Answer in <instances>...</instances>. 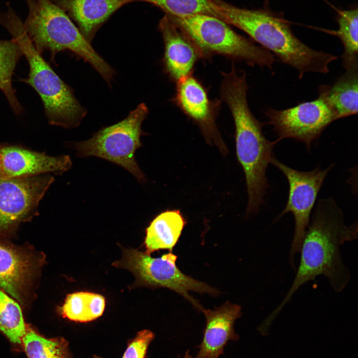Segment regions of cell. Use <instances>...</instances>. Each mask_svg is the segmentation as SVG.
<instances>
[{
	"label": "cell",
	"mask_w": 358,
	"mask_h": 358,
	"mask_svg": "<svg viewBox=\"0 0 358 358\" xmlns=\"http://www.w3.org/2000/svg\"><path fill=\"white\" fill-rule=\"evenodd\" d=\"M358 67L346 70L332 85H321L318 97L322 98L337 119L358 113Z\"/></svg>",
	"instance_id": "obj_18"
},
{
	"label": "cell",
	"mask_w": 358,
	"mask_h": 358,
	"mask_svg": "<svg viewBox=\"0 0 358 358\" xmlns=\"http://www.w3.org/2000/svg\"><path fill=\"white\" fill-rule=\"evenodd\" d=\"M266 115L277 136V141L291 138L304 143L309 150L336 115L320 97L283 110L268 108Z\"/></svg>",
	"instance_id": "obj_11"
},
{
	"label": "cell",
	"mask_w": 358,
	"mask_h": 358,
	"mask_svg": "<svg viewBox=\"0 0 358 358\" xmlns=\"http://www.w3.org/2000/svg\"><path fill=\"white\" fill-rule=\"evenodd\" d=\"M44 260L43 254L31 248L0 240V288L21 307L27 306Z\"/></svg>",
	"instance_id": "obj_12"
},
{
	"label": "cell",
	"mask_w": 358,
	"mask_h": 358,
	"mask_svg": "<svg viewBox=\"0 0 358 358\" xmlns=\"http://www.w3.org/2000/svg\"><path fill=\"white\" fill-rule=\"evenodd\" d=\"M60 7L90 43L101 26L131 0H51Z\"/></svg>",
	"instance_id": "obj_17"
},
{
	"label": "cell",
	"mask_w": 358,
	"mask_h": 358,
	"mask_svg": "<svg viewBox=\"0 0 358 358\" xmlns=\"http://www.w3.org/2000/svg\"><path fill=\"white\" fill-rule=\"evenodd\" d=\"M150 3L173 17H185L197 14L215 16L212 0H131Z\"/></svg>",
	"instance_id": "obj_25"
},
{
	"label": "cell",
	"mask_w": 358,
	"mask_h": 358,
	"mask_svg": "<svg viewBox=\"0 0 358 358\" xmlns=\"http://www.w3.org/2000/svg\"><path fill=\"white\" fill-rule=\"evenodd\" d=\"M206 327L198 352L194 358H219L230 341H237L235 321L242 315L240 306L226 302L214 310L203 308Z\"/></svg>",
	"instance_id": "obj_16"
},
{
	"label": "cell",
	"mask_w": 358,
	"mask_h": 358,
	"mask_svg": "<svg viewBox=\"0 0 358 358\" xmlns=\"http://www.w3.org/2000/svg\"><path fill=\"white\" fill-rule=\"evenodd\" d=\"M177 256L172 252L153 258L148 253L124 249L121 258L113 263L116 267L130 271L139 285L168 288L182 296L199 311L203 308L189 291L217 295V289L185 275L176 265Z\"/></svg>",
	"instance_id": "obj_8"
},
{
	"label": "cell",
	"mask_w": 358,
	"mask_h": 358,
	"mask_svg": "<svg viewBox=\"0 0 358 358\" xmlns=\"http://www.w3.org/2000/svg\"><path fill=\"white\" fill-rule=\"evenodd\" d=\"M7 5L0 15V23L19 45L29 66L28 77L23 81L40 96L49 123L66 128L77 127L87 113L73 92L43 58L26 32L23 22Z\"/></svg>",
	"instance_id": "obj_4"
},
{
	"label": "cell",
	"mask_w": 358,
	"mask_h": 358,
	"mask_svg": "<svg viewBox=\"0 0 358 358\" xmlns=\"http://www.w3.org/2000/svg\"><path fill=\"white\" fill-rule=\"evenodd\" d=\"M186 221L179 210H167L158 214L146 230L145 245L149 254L161 249L171 252L178 242Z\"/></svg>",
	"instance_id": "obj_19"
},
{
	"label": "cell",
	"mask_w": 358,
	"mask_h": 358,
	"mask_svg": "<svg viewBox=\"0 0 358 358\" xmlns=\"http://www.w3.org/2000/svg\"><path fill=\"white\" fill-rule=\"evenodd\" d=\"M149 112L146 105H138L120 122L102 128L90 139L73 144L79 158H100L125 169L140 183L145 174L136 161V151L142 146V124Z\"/></svg>",
	"instance_id": "obj_7"
},
{
	"label": "cell",
	"mask_w": 358,
	"mask_h": 358,
	"mask_svg": "<svg viewBox=\"0 0 358 358\" xmlns=\"http://www.w3.org/2000/svg\"><path fill=\"white\" fill-rule=\"evenodd\" d=\"M72 165L68 155L53 157L19 146L0 144V179L62 174Z\"/></svg>",
	"instance_id": "obj_14"
},
{
	"label": "cell",
	"mask_w": 358,
	"mask_h": 358,
	"mask_svg": "<svg viewBox=\"0 0 358 358\" xmlns=\"http://www.w3.org/2000/svg\"><path fill=\"white\" fill-rule=\"evenodd\" d=\"M22 55L19 45L14 39L0 40V90L16 114L21 113L22 107L15 94L11 78L16 65Z\"/></svg>",
	"instance_id": "obj_22"
},
{
	"label": "cell",
	"mask_w": 358,
	"mask_h": 358,
	"mask_svg": "<svg viewBox=\"0 0 358 358\" xmlns=\"http://www.w3.org/2000/svg\"><path fill=\"white\" fill-rule=\"evenodd\" d=\"M174 102L199 128L206 142L215 146L226 155V146L218 129L216 120L221 100H211L207 89L192 74L176 83Z\"/></svg>",
	"instance_id": "obj_13"
},
{
	"label": "cell",
	"mask_w": 358,
	"mask_h": 358,
	"mask_svg": "<svg viewBox=\"0 0 358 358\" xmlns=\"http://www.w3.org/2000/svg\"><path fill=\"white\" fill-rule=\"evenodd\" d=\"M28 7L24 28L39 52L70 50L89 62L109 83L114 72L94 51L67 14L51 0H25Z\"/></svg>",
	"instance_id": "obj_5"
},
{
	"label": "cell",
	"mask_w": 358,
	"mask_h": 358,
	"mask_svg": "<svg viewBox=\"0 0 358 358\" xmlns=\"http://www.w3.org/2000/svg\"><path fill=\"white\" fill-rule=\"evenodd\" d=\"M27 327L20 304L0 288V331L11 343L21 346Z\"/></svg>",
	"instance_id": "obj_23"
},
{
	"label": "cell",
	"mask_w": 358,
	"mask_h": 358,
	"mask_svg": "<svg viewBox=\"0 0 358 358\" xmlns=\"http://www.w3.org/2000/svg\"><path fill=\"white\" fill-rule=\"evenodd\" d=\"M159 29L164 44L163 65L171 81L177 83L192 74L201 52L190 38L167 15L160 20Z\"/></svg>",
	"instance_id": "obj_15"
},
{
	"label": "cell",
	"mask_w": 358,
	"mask_h": 358,
	"mask_svg": "<svg viewBox=\"0 0 358 358\" xmlns=\"http://www.w3.org/2000/svg\"><path fill=\"white\" fill-rule=\"evenodd\" d=\"M28 358H68L67 345L61 338H46L27 327L22 339Z\"/></svg>",
	"instance_id": "obj_24"
},
{
	"label": "cell",
	"mask_w": 358,
	"mask_h": 358,
	"mask_svg": "<svg viewBox=\"0 0 358 358\" xmlns=\"http://www.w3.org/2000/svg\"><path fill=\"white\" fill-rule=\"evenodd\" d=\"M215 16L246 33L251 39L295 69L299 79L308 72L327 74L329 65L338 57L314 50L293 33L281 13L267 6L249 9L221 0H212Z\"/></svg>",
	"instance_id": "obj_3"
},
{
	"label": "cell",
	"mask_w": 358,
	"mask_h": 358,
	"mask_svg": "<svg viewBox=\"0 0 358 358\" xmlns=\"http://www.w3.org/2000/svg\"><path fill=\"white\" fill-rule=\"evenodd\" d=\"M105 306V298L100 294L77 292L67 295L59 311L63 317L70 320L87 322L101 316Z\"/></svg>",
	"instance_id": "obj_20"
},
{
	"label": "cell",
	"mask_w": 358,
	"mask_h": 358,
	"mask_svg": "<svg viewBox=\"0 0 358 358\" xmlns=\"http://www.w3.org/2000/svg\"><path fill=\"white\" fill-rule=\"evenodd\" d=\"M169 16L198 47L203 58L220 55L272 70L275 62L272 54L235 32L220 18L206 14Z\"/></svg>",
	"instance_id": "obj_6"
},
{
	"label": "cell",
	"mask_w": 358,
	"mask_h": 358,
	"mask_svg": "<svg viewBox=\"0 0 358 358\" xmlns=\"http://www.w3.org/2000/svg\"><path fill=\"white\" fill-rule=\"evenodd\" d=\"M270 164L284 174L288 182V200L284 209L276 218V221L288 212L291 213L294 217V230L289 263L295 272V257L300 253L318 194L334 164L323 170L317 167L312 171L304 172L290 168L274 156L271 159Z\"/></svg>",
	"instance_id": "obj_9"
},
{
	"label": "cell",
	"mask_w": 358,
	"mask_h": 358,
	"mask_svg": "<svg viewBox=\"0 0 358 358\" xmlns=\"http://www.w3.org/2000/svg\"><path fill=\"white\" fill-rule=\"evenodd\" d=\"M154 338V334L149 330L139 332L128 346L122 358H144Z\"/></svg>",
	"instance_id": "obj_26"
},
{
	"label": "cell",
	"mask_w": 358,
	"mask_h": 358,
	"mask_svg": "<svg viewBox=\"0 0 358 358\" xmlns=\"http://www.w3.org/2000/svg\"><path fill=\"white\" fill-rule=\"evenodd\" d=\"M358 238L357 222L347 226L344 214L332 198L320 199L310 219L300 251L294 280L282 301L265 319L271 324L300 287L323 275L337 292L348 284L350 272L343 261L340 247Z\"/></svg>",
	"instance_id": "obj_1"
},
{
	"label": "cell",
	"mask_w": 358,
	"mask_h": 358,
	"mask_svg": "<svg viewBox=\"0 0 358 358\" xmlns=\"http://www.w3.org/2000/svg\"><path fill=\"white\" fill-rule=\"evenodd\" d=\"M358 17L357 6L340 10L336 17L338 29L335 34L344 47L342 58L346 70L358 67Z\"/></svg>",
	"instance_id": "obj_21"
},
{
	"label": "cell",
	"mask_w": 358,
	"mask_h": 358,
	"mask_svg": "<svg viewBox=\"0 0 358 358\" xmlns=\"http://www.w3.org/2000/svg\"><path fill=\"white\" fill-rule=\"evenodd\" d=\"M182 358H193L189 354V351H187Z\"/></svg>",
	"instance_id": "obj_27"
},
{
	"label": "cell",
	"mask_w": 358,
	"mask_h": 358,
	"mask_svg": "<svg viewBox=\"0 0 358 358\" xmlns=\"http://www.w3.org/2000/svg\"><path fill=\"white\" fill-rule=\"evenodd\" d=\"M222 99L228 105L234 122L236 156L245 174L248 202L247 214L257 212L268 188L266 176L273 149L263 132L264 123L251 112L247 100L249 89L244 71L239 73L233 64L229 72H221Z\"/></svg>",
	"instance_id": "obj_2"
},
{
	"label": "cell",
	"mask_w": 358,
	"mask_h": 358,
	"mask_svg": "<svg viewBox=\"0 0 358 358\" xmlns=\"http://www.w3.org/2000/svg\"><path fill=\"white\" fill-rule=\"evenodd\" d=\"M54 181L50 175L0 179V237L15 232L20 223L37 215L38 207Z\"/></svg>",
	"instance_id": "obj_10"
}]
</instances>
